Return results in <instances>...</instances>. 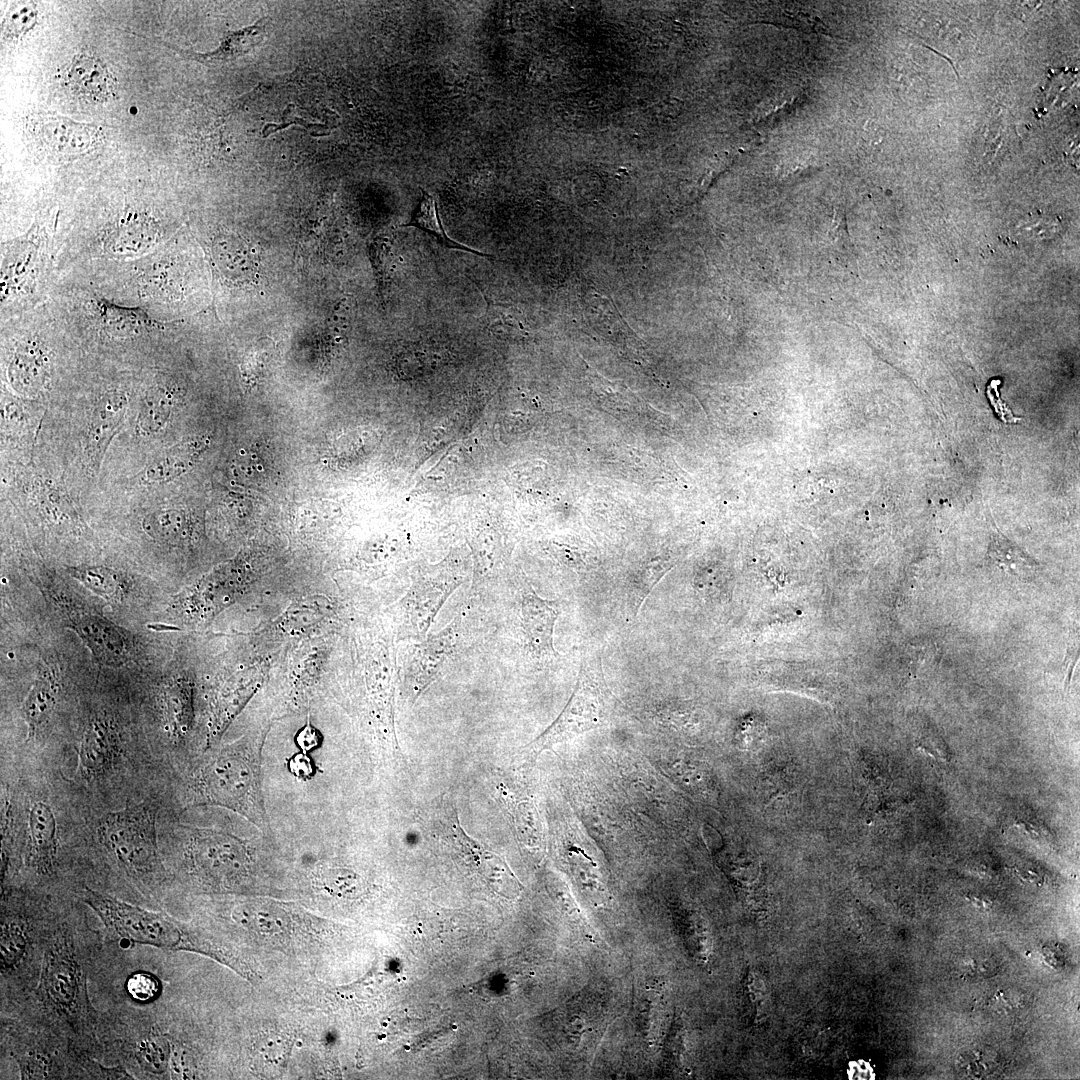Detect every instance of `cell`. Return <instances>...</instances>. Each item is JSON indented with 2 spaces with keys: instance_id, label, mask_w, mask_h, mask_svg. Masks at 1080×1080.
I'll return each instance as SVG.
<instances>
[{
  "instance_id": "22",
  "label": "cell",
  "mask_w": 1080,
  "mask_h": 1080,
  "mask_svg": "<svg viewBox=\"0 0 1080 1080\" xmlns=\"http://www.w3.org/2000/svg\"><path fill=\"white\" fill-rule=\"evenodd\" d=\"M159 239L157 224L149 217L121 219L107 236L105 247L115 256H135L150 250Z\"/></svg>"
},
{
  "instance_id": "40",
  "label": "cell",
  "mask_w": 1080,
  "mask_h": 1080,
  "mask_svg": "<svg viewBox=\"0 0 1080 1080\" xmlns=\"http://www.w3.org/2000/svg\"><path fill=\"white\" fill-rule=\"evenodd\" d=\"M285 765L291 775L302 781L312 779L317 773V765L310 754L302 751L286 758Z\"/></svg>"
},
{
  "instance_id": "5",
  "label": "cell",
  "mask_w": 1080,
  "mask_h": 1080,
  "mask_svg": "<svg viewBox=\"0 0 1080 1080\" xmlns=\"http://www.w3.org/2000/svg\"><path fill=\"white\" fill-rule=\"evenodd\" d=\"M604 688L601 665L592 661L582 664L568 703L556 720L527 745V757L535 759L553 745L600 726L608 710Z\"/></svg>"
},
{
  "instance_id": "7",
  "label": "cell",
  "mask_w": 1080,
  "mask_h": 1080,
  "mask_svg": "<svg viewBox=\"0 0 1080 1080\" xmlns=\"http://www.w3.org/2000/svg\"><path fill=\"white\" fill-rule=\"evenodd\" d=\"M463 619L464 613L461 611L442 630L412 645L404 672V690L410 704H414L436 681L462 648Z\"/></svg>"
},
{
  "instance_id": "24",
  "label": "cell",
  "mask_w": 1080,
  "mask_h": 1080,
  "mask_svg": "<svg viewBox=\"0 0 1080 1080\" xmlns=\"http://www.w3.org/2000/svg\"><path fill=\"white\" fill-rule=\"evenodd\" d=\"M165 731L171 741L182 743L193 723L191 687L182 681L168 684L161 696Z\"/></svg>"
},
{
  "instance_id": "18",
  "label": "cell",
  "mask_w": 1080,
  "mask_h": 1080,
  "mask_svg": "<svg viewBox=\"0 0 1080 1080\" xmlns=\"http://www.w3.org/2000/svg\"><path fill=\"white\" fill-rule=\"evenodd\" d=\"M209 440L196 437L164 451L139 473L137 481L143 485L163 484L184 474L197 462Z\"/></svg>"
},
{
  "instance_id": "45",
  "label": "cell",
  "mask_w": 1080,
  "mask_h": 1080,
  "mask_svg": "<svg viewBox=\"0 0 1080 1080\" xmlns=\"http://www.w3.org/2000/svg\"><path fill=\"white\" fill-rule=\"evenodd\" d=\"M871 1071L867 1065L858 1064L851 1068V1078L854 1079H869L871 1078Z\"/></svg>"
},
{
  "instance_id": "38",
  "label": "cell",
  "mask_w": 1080,
  "mask_h": 1080,
  "mask_svg": "<svg viewBox=\"0 0 1080 1080\" xmlns=\"http://www.w3.org/2000/svg\"><path fill=\"white\" fill-rule=\"evenodd\" d=\"M128 994L137 1001L147 1002L155 999L160 992L158 979L146 972L132 974L126 982Z\"/></svg>"
},
{
  "instance_id": "15",
  "label": "cell",
  "mask_w": 1080,
  "mask_h": 1080,
  "mask_svg": "<svg viewBox=\"0 0 1080 1080\" xmlns=\"http://www.w3.org/2000/svg\"><path fill=\"white\" fill-rule=\"evenodd\" d=\"M45 229L39 222L20 238L6 245L2 262V295L19 290L34 278L39 262L40 247Z\"/></svg>"
},
{
  "instance_id": "32",
  "label": "cell",
  "mask_w": 1080,
  "mask_h": 1080,
  "mask_svg": "<svg viewBox=\"0 0 1080 1080\" xmlns=\"http://www.w3.org/2000/svg\"><path fill=\"white\" fill-rule=\"evenodd\" d=\"M988 554L995 564L1014 574L1036 566L1032 558L998 532L992 535Z\"/></svg>"
},
{
  "instance_id": "44",
  "label": "cell",
  "mask_w": 1080,
  "mask_h": 1080,
  "mask_svg": "<svg viewBox=\"0 0 1080 1080\" xmlns=\"http://www.w3.org/2000/svg\"><path fill=\"white\" fill-rule=\"evenodd\" d=\"M991 1000L992 1005L1001 1011H1012L1021 1004L1020 994L1011 989L997 992Z\"/></svg>"
},
{
  "instance_id": "39",
  "label": "cell",
  "mask_w": 1080,
  "mask_h": 1080,
  "mask_svg": "<svg viewBox=\"0 0 1080 1080\" xmlns=\"http://www.w3.org/2000/svg\"><path fill=\"white\" fill-rule=\"evenodd\" d=\"M960 1067L964 1074L974 1078L988 1077L997 1067L995 1057L986 1051H972L963 1054Z\"/></svg>"
},
{
  "instance_id": "21",
  "label": "cell",
  "mask_w": 1080,
  "mask_h": 1080,
  "mask_svg": "<svg viewBox=\"0 0 1080 1080\" xmlns=\"http://www.w3.org/2000/svg\"><path fill=\"white\" fill-rule=\"evenodd\" d=\"M59 687L56 673L51 668L43 667L21 707L29 738L37 736L49 721L56 705Z\"/></svg>"
},
{
  "instance_id": "43",
  "label": "cell",
  "mask_w": 1080,
  "mask_h": 1080,
  "mask_svg": "<svg viewBox=\"0 0 1080 1080\" xmlns=\"http://www.w3.org/2000/svg\"><path fill=\"white\" fill-rule=\"evenodd\" d=\"M21 1075L24 1079L45 1078L47 1075V1059L43 1055L26 1056L21 1064Z\"/></svg>"
},
{
  "instance_id": "30",
  "label": "cell",
  "mask_w": 1080,
  "mask_h": 1080,
  "mask_svg": "<svg viewBox=\"0 0 1080 1080\" xmlns=\"http://www.w3.org/2000/svg\"><path fill=\"white\" fill-rule=\"evenodd\" d=\"M671 567L672 564L666 559H655L644 565L636 573L629 584V602L634 615L638 614L652 589Z\"/></svg>"
},
{
  "instance_id": "16",
  "label": "cell",
  "mask_w": 1080,
  "mask_h": 1080,
  "mask_svg": "<svg viewBox=\"0 0 1080 1080\" xmlns=\"http://www.w3.org/2000/svg\"><path fill=\"white\" fill-rule=\"evenodd\" d=\"M28 860L38 872L52 870L58 852L57 822L52 808L35 801L28 816Z\"/></svg>"
},
{
  "instance_id": "37",
  "label": "cell",
  "mask_w": 1080,
  "mask_h": 1080,
  "mask_svg": "<svg viewBox=\"0 0 1080 1080\" xmlns=\"http://www.w3.org/2000/svg\"><path fill=\"white\" fill-rule=\"evenodd\" d=\"M370 253L380 284H384L393 272L395 253L392 240L376 239L370 247Z\"/></svg>"
},
{
  "instance_id": "41",
  "label": "cell",
  "mask_w": 1080,
  "mask_h": 1080,
  "mask_svg": "<svg viewBox=\"0 0 1080 1080\" xmlns=\"http://www.w3.org/2000/svg\"><path fill=\"white\" fill-rule=\"evenodd\" d=\"M294 742L299 751L310 754L321 746L322 735L308 720L295 734Z\"/></svg>"
},
{
  "instance_id": "26",
  "label": "cell",
  "mask_w": 1080,
  "mask_h": 1080,
  "mask_svg": "<svg viewBox=\"0 0 1080 1080\" xmlns=\"http://www.w3.org/2000/svg\"><path fill=\"white\" fill-rule=\"evenodd\" d=\"M67 572L87 589L113 602L124 599L130 589L127 576L113 567L104 565H77Z\"/></svg>"
},
{
  "instance_id": "34",
  "label": "cell",
  "mask_w": 1080,
  "mask_h": 1080,
  "mask_svg": "<svg viewBox=\"0 0 1080 1080\" xmlns=\"http://www.w3.org/2000/svg\"><path fill=\"white\" fill-rule=\"evenodd\" d=\"M487 307L485 324L489 331L498 336H513L523 331V325L512 307L496 303L485 297Z\"/></svg>"
},
{
  "instance_id": "23",
  "label": "cell",
  "mask_w": 1080,
  "mask_h": 1080,
  "mask_svg": "<svg viewBox=\"0 0 1080 1080\" xmlns=\"http://www.w3.org/2000/svg\"><path fill=\"white\" fill-rule=\"evenodd\" d=\"M179 397L174 383L162 381L145 393L136 420V431L142 437L156 435L165 428Z\"/></svg>"
},
{
  "instance_id": "2",
  "label": "cell",
  "mask_w": 1080,
  "mask_h": 1080,
  "mask_svg": "<svg viewBox=\"0 0 1080 1080\" xmlns=\"http://www.w3.org/2000/svg\"><path fill=\"white\" fill-rule=\"evenodd\" d=\"M156 803L146 799L122 810L108 812L98 821L102 845L135 878L157 881L163 874L156 837Z\"/></svg>"
},
{
  "instance_id": "19",
  "label": "cell",
  "mask_w": 1080,
  "mask_h": 1080,
  "mask_svg": "<svg viewBox=\"0 0 1080 1080\" xmlns=\"http://www.w3.org/2000/svg\"><path fill=\"white\" fill-rule=\"evenodd\" d=\"M212 259L227 279L237 283L252 282L259 258L251 244L239 236L219 234L212 243Z\"/></svg>"
},
{
  "instance_id": "8",
  "label": "cell",
  "mask_w": 1080,
  "mask_h": 1080,
  "mask_svg": "<svg viewBox=\"0 0 1080 1080\" xmlns=\"http://www.w3.org/2000/svg\"><path fill=\"white\" fill-rule=\"evenodd\" d=\"M25 128L36 148L46 156L70 159L84 155L103 139L102 128L73 121L62 115L35 112L26 117Z\"/></svg>"
},
{
  "instance_id": "27",
  "label": "cell",
  "mask_w": 1080,
  "mask_h": 1080,
  "mask_svg": "<svg viewBox=\"0 0 1080 1080\" xmlns=\"http://www.w3.org/2000/svg\"><path fill=\"white\" fill-rule=\"evenodd\" d=\"M405 226H413L427 232L428 234L435 237L443 246L447 248L466 251L480 256H488L460 242H457L456 240L451 239L447 235L439 216L436 200L433 195L429 194L426 191L422 192V198L418 204V207L413 214L410 222H408Z\"/></svg>"
},
{
  "instance_id": "25",
  "label": "cell",
  "mask_w": 1080,
  "mask_h": 1080,
  "mask_svg": "<svg viewBox=\"0 0 1080 1080\" xmlns=\"http://www.w3.org/2000/svg\"><path fill=\"white\" fill-rule=\"evenodd\" d=\"M96 310L103 329L117 337L132 336L162 325L139 307L121 306L102 298L96 300Z\"/></svg>"
},
{
  "instance_id": "12",
  "label": "cell",
  "mask_w": 1080,
  "mask_h": 1080,
  "mask_svg": "<svg viewBox=\"0 0 1080 1080\" xmlns=\"http://www.w3.org/2000/svg\"><path fill=\"white\" fill-rule=\"evenodd\" d=\"M121 753L116 724L107 716L96 715L87 724L80 742L78 770L84 778H100L115 768Z\"/></svg>"
},
{
  "instance_id": "29",
  "label": "cell",
  "mask_w": 1080,
  "mask_h": 1080,
  "mask_svg": "<svg viewBox=\"0 0 1080 1080\" xmlns=\"http://www.w3.org/2000/svg\"><path fill=\"white\" fill-rule=\"evenodd\" d=\"M1 968L9 970L20 963L28 945V934L23 922L6 919L1 925Z\"/></svg>"
},
{
  "instance_id": "10",
  "label": "cell",
  "mask_w": 1080,
  "mask_h": 1080,
  "mask_svg": "<svg viewBox=\"0 0 1080 1080\" xmlns=\"http://www.w3.org/2000/svg\"><path fill=\"white\" fill-rule=\"evenodd\" d=\"M128 408L122 391L104 393L95 403L84 432L83 455L87 469L98 473L106 451L120 429Z\"/></svg>"
},
{
  "instance_id": "11",
  "label": "cell",
  "mask_w": 1080,
  "mask_h": 1080,
  "mask_svg": "<svg viewBox=\"0 0 1080 1080\" xmlns=\"http://www.w3.org/2000/svg\"><path fill=\"white\" fill-rule=\"evenodd\" d=\"M521 584L520 623L526 647L537 658L552 659L557 656L553 634L561 604L540 597L529 583Z\"/></svg>"
},
{
  "instance_id": "36",
  "label": "cell",
  "mask_w": 1080,
  "mask_h": 1080,
  "mask_svg": "<svg viewBox=\"0 0 1080 1080\" xmlns=\"http://www.w3.org/2000/svg\"><path fill=\"white\" fill-rule=\"evenodd\" d=\"M169 1045L164 1037L151 1035L138 1048L140 1063L150 1072L161 1074L169 1061Z\"/></svg>"
},
{
  "instance_id": "1",
  "label": "cell",
  "mask_w": 1080,
  "mask_h": 1080,
  "mask_svg": "<svg viewBox=\"0 0 1080 1080\" xmlns=\"http://www.w3.org/2000/svg\"><path fill=\"white\" fill-rule=\"evenodd\" d=\"M264 739L262 732L246 734L212 752L191 775L189 792L192 805L231 810L273 840L262 789Z\"/></svg>"
},
{
  "instance_id": "31",
  "label": "cell",
  "mask_w": 1080,
  "mask_h": 1080,
  "mask_svg": "<svg viewBox=\"0 0 1080 1080\" xmlns=\"http://www.w3.org/2000/svg\"><path fill=\"white\" fill-rule=\"evenodd\" d=\"M499 795L504 801L505 807L512 817L516 832L521 840L529 845L538 843L540 828L533 805L527 801H516L512 796L500 787Z\"/></svg>"
},
{
  "instance_id": "3",
  "label": "cell",
  "mask_w": 1080,
  "mask_h": 1080,
  "mask_svg": "<svg viewBox=\"0 0 1080 1080\" xmlns=\"http://www.w3.org/2000/svg\"><path fill=\"white\" fill-rule=\"evenodd\" d=\"M182 834L189 871L203 885L231 889L247 881L258 841L214 828L185 826Z\"/></svg>"
},
{
  "instance_id": "13",
  "label": "cell",
  "mask_w": 1080,
  "mask_h": 1080,
  "mask_svg": "<svg viewBox=\"0 0 1080 1080\" xmlns=\"http://www.w3.org/2000/svg\"><path fill=\"white\" fill-rule=\"evenodd\" d=\"M69 627L101 661L123 664L130 660L133 642L129 634L108 619L85 612L76 613L70 616Z\"/></svg>"
},
{
  "instance_id": "42",
  "label": "cell",
  "mask_w": 1080,
  "mask_h": 1080,
  "mask_svg": "<svg viewBox=\"0 0 1080 1080\" xmlns=\"http://www.w3.org/2000/svg\"><path fill=\"white\" fill-rule=\"evenodd\" d=\"M1000 382L1001 381L998 379L992 380L987 386L986 390L988 399L994 409V412L1005 423H1015L1017 421H1020L1021 418L1015 417L1009 407L1005 404V402L1001 400L998 391V386Z\"/></svg>"
},
{
  "instance_id": "20",
  "label": "cell",
  "mask_w": 1080,
  "mask_h": 1080,
  "mask_svg": "<svg viewBox=\"0 0 1080 1080\" xmlns=\"http://www.w3.org/2000/svg\"><path fill=\"white\" fill-rule=\"evenodd\" d=\"M269 22L270 18L264 17L251 26L237 31H227L226 34H224L219 47L205 54L177 49L174 46H170L168 43H165V46L179 52L186 58L196 60L205 65H221L249 53L263 42L267 34Z\"/></svg>"
},
{
  "instance_id": "28",
  "label": "cell",
  "mask_w": 1080,
  "mask_h": 1080,
  "mask_svg": "<svg viewBox=\"0 0 1080 1080\" xmlns=\"http://www.w3.org/2000/svg\"><path fill=\"white\" fill-rule=\"evenodd\" d=\"M186 517L175 509L155 510L142 521L144 532L156 542L172 544L185 536Z\"/></svg>"
},
{
  "instance_id": "17",
  "label": "cell",
  "mask_w": 1080,
  "mask_h": 1080,
  "mask_svg": "<svg viewBox=\"0 0 1080 1080\" xmlns=\"http://www.w3.org/2000/svg\"><path fill=\"white\" fill-rule=\"evenodd\" d=\"M66 80L77 95L93 101L105 102L116 96V80L106 65L90 54H78L71 61Z\"/></svg>"
},
{
  "instance_id": "6",
  "label": "cell",
  "mask_w": 1080,
  "mask_h": 1080,
  "mask_svg": "<svg viewBox=\"0 0 1080 1080\" xmlns=\"http://www.w3.org/2000/svg\"><path fill=\"white\" fill-rule=\"evenodd\" d=\"M467 577V568L454 557L415 573L400 603L403 616L401 636L415 641L423 640L443 604Z\"/></svg>"
},
{
  "instance_id": "9",
  "label": "cell",
  "mask_w": 1080,
  "mask_h": 1080,
  "mask_svg": "<svg viewBox=\"0 0 1080 1080\" xmlns=\"http://www.w3.org/2000/svg\"><path fill=\"white\" fill-rule=\"evenodd\" d=\"M42 990L59 1010L74 1012L79 1003L81 980L74 951L64 938H58L48 949L42 970Z\"/></svg>"
},
{
  "instance_id": "33",
  "label": "cell",
  "mask_w": 1080,
  "mask_h": 1080,
  "mask_svg": "<svg viewBox=\"0 0 1080 1080\" xmlns=\"http://www.w3.org/2000/svg\"><path fill=\"white\" fill-rule=\"evenodd\" d=\"M35 2L18 1L10 5L2 22V35L5 38H19L30 31L37 22Z\"/></svg>"
},
{
  "instance_id": "4",
  "label": "cell",
  "mask_w": 1080,
  "mask_h": 1080,
  "mask_svg": "<svg viewBox=\"0 0 1080 1080\" xmlns=\"http://www.w3.org/2000/svg\"><path fill=\"white\" fill-rule=\"evenodd\" d=\"M83 898L105 926L124 940L169 949L192 946L191 940L184 937L182 930L163 913L138 907L93 889H86Z\"/></svg>"
},
{
  "instance_id": "14",
  "label": "cell",
  "mask_w": 1080,
  "mask_h": 1080,
  "mask_svg": "<svg viewBox=\"0 0 1080 1080\" xmlns=\"http://www.w3.org/2000/svg\"><path fill=\"white\" fill-rule=\"evenodd\" d=\"M51 374L52 362L42 343L27 339L16 346L7 367V378L14 391L34 398L47 388Z\"/></svg>"
},
{
  "instance_id": "35",
  "label": "cell",
  "mask_w": 1080,
  "mask_h": 1080,
  "mask_svg": "<svg viewBox=\"0 0 1080 1080\" xmlns=\"http://www.w3.org/2000/svg\"><path fill=\"white\" fill-rule=\"evenodd\" d=\"M40 507L44 515L55 522H75L78 517L67 497L61 490L42 486L40 492Z\"/></svg>"
}]
</instances>
